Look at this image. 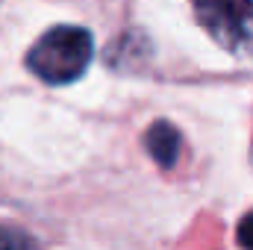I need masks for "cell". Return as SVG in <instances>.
<instances>
[{
	"mask_svg": "<svg viewBox=\"0 0 253 250\" xmlns=\"http://www.w3.org/2000/svg\"><path fill=\"white\" fill-rule=\"evenodd\" d=\"M94 56V39L85 27H53L47 30L27 53V68L50 83V85H68L85 74V68Z\"/></svg>",
	"mask_w": 253,
	"mask_h": 250,
	"instance_id": "obj_1",
	"label": "cell"
},
{
	"mask_svg": "<svg viewBox=\"0 0 253 250\" xmlns=\"http://www.w3.org/2000/svg\"><path fill=\"white\" fill-rule=\"evenodd\" d=\"M197 24L233 56H253V0H191Z\"/></svg>",
	"mask_w": 253,
	"mask_h": 250,
	"instance_id": "obj_2",
	"label": "cell"
},
{
	"mask_svg": "<svg viewBox=\"0 0 253 250\" xmlns=\"http://www.w3.org/2000/svg\"><path fill=\"white\" fill-rule=\"evenodd\" d=\"M144 150L153 156V162L165 171H171L180 162L183 153V135L171 121H153L144 129Z\"/></svg>",
	"mask_w": 253,
	"mask_h": 250,
	"instance_id": "obj_3",
	"label": "cell"
},
{
	"mask_svg": "<svg viewBox=\"0 0 253 250\" xmlns=\"http://www.w3.org/2000/svg\"><path fill=\"white\" fill-rule=\"evenodd\" d=\"M236 242L242 248L253 250V212H248L242 221H239V230H236Z\"/></svg>",
	"mask_w": 253,
	"mask_h": 250,
	"instance_id": "obj_4",
	"label": "cell"
}]
</instances>
